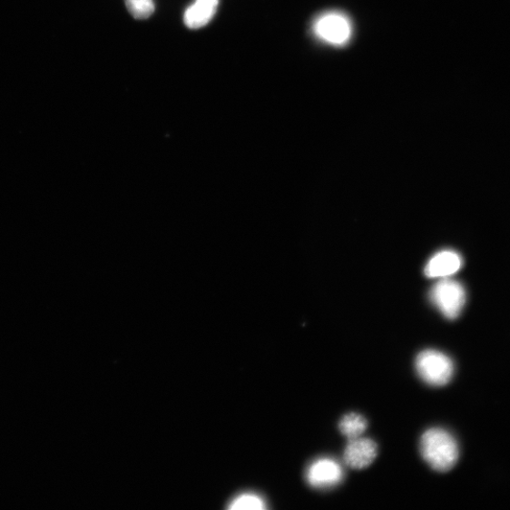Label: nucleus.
<instances>
[{
	"label": "nucleus",
	"mask_w": 510,
	"mask_h": 510,
	"mask_svg": "<svg viewBox=\"0 0 510 510\" xmlns=\"http://www.w3.org/2000/svg\"><path fill=\"white\" fill-rule=\"evenodd\" d=\"M220 0H196L185 10L183 22L190 29L197 30L210 23L217 13Z\"/></svg>",
	"instance_id": "obj_8"
},
{
	"label": "nucleus",
	"mask_w": 510,
	"mask_h": 510,
	"mask_svg": "<svg viewBox=\"0 0 510 510\" xmlns=\"http://www.w3.org/2000/svg\"><path fill=\"white\" fill-rule=\"evenodd\" d=\"M377 456L378 446L374 440L358 436L349 439L344 451V462L348 467L361 470L372 465Z\"/></svg>",
	"instance_id": "obj_6"
},
{
	"label": "nucleus",
	"mask_w": 510,
	"mask_h": 510,
	"mask_svg": "<svg viewBox=\"0 0 510 510\" xmlns=\"http://www.w3.org/2000/svg\"><path fill=\"white\" fill-rule=\"evenodd\" d=\"M432 304L448 319H456L466 303V291L457 281L444 278L430 291Z\"/></svg>",
	"instance_id": "obj_3"
},
{
	"label": "nucleus",
	"mask_w": 510,
	"mask_h": 510,
	"mask_svg": "<svg viewBox=\"0 0 510 510\" xmlns=\"http://www.w3.org/2000/svg\"><path fill=\"white\" fill-rule=\"evenodd\" d=\"M315 32L324 41L342 44L349 40L352 29L349 20L345 16L338 13H331L318 19Z\"/></svg>",
	"instance_id": "obj_5"
},
{
	"label": "nucleus",
	"mask_w": 510,
	"mask_h": 510,
	"mask_svg": "<svg viewBox=\"0 0 510 510\" xmlns=\"http://www.w3.org/2000/svg\"><path fill=\"white\" fill-rule=\"evenodd\" d=\"M421 453L430 467L443 473L454 468L459 456L455 437L440 428L429 429L423 435Z\"/></svg>",
	"instance_id": "obj_1"
},
{
	"label": "nucleus",
	"mask_w": 510,
	"mask_h": 510,
	"mask_svg": "<svg viewBox=\"0 0 510 510\" xmlns=\"http://www.w3.org/2000/svg\"><path fill=\"white\" fill-rule=\"evenodd\" d=\"M340 432L348 438L361 436L367 429V421L357 413L347 414L339 424Z\"/></svg>",
	"instance_id": "obj_9"
},
{
	"label": "nucleus",
	"mask_w": 510,
	"mask_h": 510,
	"mask_svg": "<svg viewBox=\"0 0 510 510\" xmlns=\"http://www.w3.org/2000/svg\"><path fill=\"white\" fill-rule=\"evenodd\" d=\"M343 469L338 461L323 457L311 463L306 478L313 488L329 489L338 485L343 479Z\"/></svg>",
	"instance_id": "obj_4"
},
{
	"label": "nucleus",
	"mask_w": 510,
	"mask_h": 510,
	"mask_svg": "<svg viewBox=\"0 0 510 510\" xmlns=\"http://www.w3.org/2000/svg\"><path fill=\"white\" fill-rule=\"evenodd\" d=\"M461 255L452 250L439 251L431 258L425 268L428 278H448L456 274L462 267Z\"/></svg>",
	"instance_id": "obj_7"
},
{
	"label": "nucleus",
	"mask_w": 510,
	"mask_h": 510,
	"mask_svg": "<svg viewBox=\"0 0 510 510\" xmlns=\"http://www.w3.org/2000/svg\"><path fill=\"white\" fill-rule=\"evenodd\" d=\"M130 14L136 19L149 18L155 10L153 0H125Z\"/></svg>",
	"instance_id": "obj_10"
},
{
	"label": "nucleus",
	"mask_w": 510,
	"mask_h": 510,
	"mask_svg": "<svg viewBox=\"0 0 510 510\" xmlns=\"http://www.w3.org/2000/svg\"><path fill=\"white\" fill-rule=\"evenodd\" d=\"M416 369L427 384L442 387L451 381L454 375V363L442 352L427 350L417 357Z\"/></svg>",
	"instance_id": "obj_2"
},
{
	"label": "nucleus",
	"mask_w": 510,
	"mask_h": 510,
	"mask_svg": "<svg viewBox=\"0 0 510 510\" xmlns=\"http://www.w3.org/2000/svg\"><path fill=\"white\" fill-rule=\"evenodd\" d=\"M229 508L233 510H262L266 508V504L264 500L258 495H243L231 502Z\"/></svg>",
	"instance_id": "obj_11"
}]
</instances>
